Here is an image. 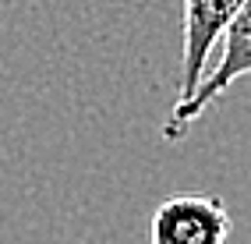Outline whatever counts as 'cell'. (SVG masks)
Listing matches in <instances>:
<instances>
[{"label":"cell","mask_w":251,"mask_h":244,"mask_svg":"<svg viewBox=\"0 0 251 244\" xmlns=\"http://www.w3.org/2000/svg\"><path fill=\"white\" fill-rule=\"evenodd\" d=\"M233 220L209 191H174L149 216V244H226Z\"/></svg>","instance_id":"7a4b0ae2"},{"label":"cell","mask_w":251,"mask_h":244,"mask_svg":"<svg viewBox=\"0 0 251 244\" xmlns=\"http://www.w3.org/2000/svg\"><path fill=\"white\" fill-rule=\"evenodd\" d=\"M244 74H251V0H244L237 18H233L230 28L223 32V53L216 60V68L198 81V89L188 96V99L174 103V110L166 113L163 142H170V145L184 142L188 131H191V124Z\"/></svg>","instance_id":"6da1fadb"},{"label":"cell","mask_w":251,"mask_h":244,"mask_svg":"<svg viewBox=\"0 0 251 244\" xmlns=\"http://www.w3.org/2000/svg\"><path fill=\"white\" fill-rule=\"evenodd\" d=\"M241 4L244 0H184V53L177 74V103L188 99L205 78V64L230 22L237 18Z\"/></svg>","instance_id":"3957f363"}]
</instances>
